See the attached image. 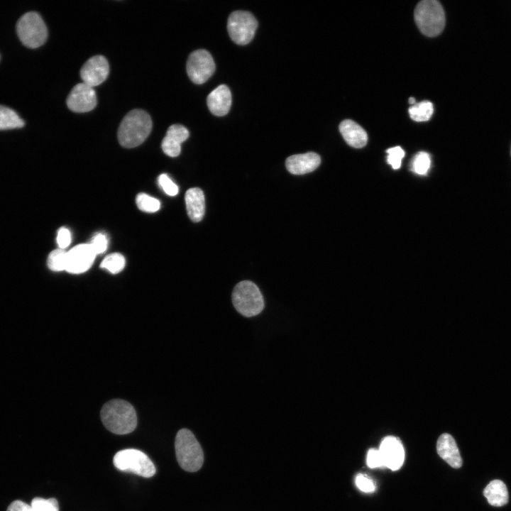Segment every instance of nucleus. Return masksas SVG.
<instances>
[{"instance_id":"32","label":"nucleus","mask_w":511,"mask_h":511,"mask_svg":"<svg viewBox=\"0 0 511 511\" xmlns=\"http://www.w3.org/2000/svg\"><path fill=\"white\" fill-rule=\"evenodd\" d=\"M366 463L370 468L384 466L383 458L379 449H370L368 450Z\"/></svg>"},{"instance_id":"11","label":"nucleus","mask_w":511,"mask_h":511,"mask_svg":"<svg viewBox=\"0 0 511 511\" xmlns=\"http://www.w3.org/2000/svg\"><path fill=\"white\" fill-rule=\"evenodd\" d=\"M67 105L71 111L77 113L92 110L97 105L94 89L84 82L76 84L67 97Z\"/></svg>"},{"instance_id":"33","label":"nucleus","mask_w":511,"mask_h":511,"mask_svg":"<svg viewBox=\"0 0 511 511\" xmlns=\"http://www.w3.org/2000/svg\"><path fill=\"white\" fill-rule=\"evenodd\" d=\"M71 240V233L69 229L62 227L58 230L57 243L59 248H66L70 244Z\"/></svg>"},{"instance_id":"19","label":"nucleus","mask_w":511,"mask_h":511,"mask_svg":"<svg viewBox=\"0 0 511 511\" xmlns=\"http://www.w3.org/2000/svg\"><path fill=\"white\" fill-rule=\"evenodd\" d=\"M187 212L194 222L200 221L205 212V199L203 191L199 187L189 189L185 193Z\"/></svg>"},{"instance_id":"21","label":"nucleus","mask_w":511,"mask_h":511,"mask_svg":"<svg viewBox=\"0 0 511 511\" xmlns=\"http://www.w3.org/2000/svg\"><path fill=\"white\" fill-rule=\"evenodd\" d=\"M23 120L13 109L0 105V130L22 128Z\"/></svg>"},{"instance_id":"3","label":"nucleus","mask_w":511,"mask_h":511,"mask_svg":"<svg viewBox=\"0 0 511 511\" xmlns=\"http://www.w3.org/2000/svg\"><path fill=\"white\" fill-rule=\"evenodd\" d=\"M175 449L178 464L183 470L196 472L201 468L204 463L203 450L190 430L184 428L177 432Z\"/></svg>"},{"instance_id":"35","label":"nucleus","mask_w":511,"mask_h":511,"mask_svg":"<svg viewBox=\"0 0 511 511\" xmlns=\"http://www.w3.org/2000/svg\"><path fill=\"white\" fill-rule=\"evenodd\" d=\"M409 102L411 104H415V102H416L415 99L414 97H410L409 99Z\"/></svg>"},{"instance_id":"9","label":"nucleus","mask_w":511,"mask_h":511,"mask_svg":"<svg viewBox=\"0 0 511 511\" xmlns=\"http://www.w3.org/2000/svg\"><path fill=\"white\" fill-rule=\"evenodd\" d=\"M187 72L194 84L204 83L215 71V63L211 54L206 50L193 51L187 59Z\"/></svg>"},{"instance_id":"22","label":"nucleus","mask_w":511,"mask_h":511,"mask_svg":"<svg viewBox=\"0 0 511 511\" xmlns=\"http://www.w3.org/2000/svg\"><path fill=\"white\" fill-rule=\"evenodd\" d=\"M433 104L429 101H422L409 108L411 119L415 121H428L433 114Z\"/></svg>"},{"instance_id":"18","label":"nucleus","mask_w":511,"mask_h":511,"mask_svg":"<svg viewBox=\"0 0 511 511\" xmlns=\"http://www.w3.org/2000/svg\"><path fill=\"white\" fill-rule=\"evenodd\" d=\"M339 131L345 141L351 147L360 148L367 143L368 135L366 131L352 120L343 121L339 125Z\"/></svg>"},{"instance_id":"5","label":"nucleus","mask_w":511,"mask_h":511,"mask_svg":"<svg viewBox=\"0 0 511 511\" xmlns=\"http://www.w3.org/2000/svg\"><path fill=\"white\" fill-rule=\"evenodd\" d=\"M414 20L419 31L428 37L439 35L445 26V14L441 4L436 0H424L414 10Z\"/></svg>"},{"instance_id":"12","label":"nucleus","mask_w":511,"mask_h":511,"mask_svg":"<svg viewBox=\"0 0 511 511\" xmlns=\"http://www.w3.org/2000/svg\"><path fill=\"white\" fill-rule=\"evenodd\" d=\"M109 66L102 55L89 58L81 68L80 76L83 82L92 87L99 85L107 78Z\"/></svg>"},{"instance_id":"10","label":"nucleus","mask_w":511,"mask_h":511,"mask_svg":"<svg viewBox=\"0 0 511 511\" xmlns=\"http://www.w3.org/2000/svg\"><path fill=\"white\" fill-rule=\"evenodd\" d=\"M96 256L89 243L77 245L67 251L65 270L72 274L84 273L91 268Z\"/></svg>"},{"instance_id":"1","label":"nucleus","mask_w":511,"mask_h":511,"mask_svg":"<svg viewBox=\"0 0 511 511\" xmlns=\"http://www.w3.org/2000/svg\"><path fill=\"white\" fill-rule=\"evenodd\" d=\"M100 416L105 427L116 434H129L137 425L134 407L123 400L114 399L105 403Z\"/></svg>"},{"instance_id":"25","label":"nucleus","mask_w":511,"mask_h":511,"mask_svg":"<svg viewBox=\"0 0 511 511\" xmlns=\"http://www.w3.org/2000/svg\"><path fill=\"white\" fill-rule=\"evenodd\" d=\"M67 251L64 249H55L48 257V266L53 271L65 270Z\"/></svg>"},{"instance_id":"34","label":"nucleus","mask_w":511,"mask_h":511,"mask_svg":"<svg viewBox=\"0 0 511 511\" xmlns=\"http://www.w3.org/2000/svg\"><path fill=\"white\" fill-rule=\"evenodd\" d=\"M6 511H34L32 506L21 500H15L8 507Z\"/></svg>"},{"instance_id":"7","label":"nucleus","mask_w":511,"mask_h":511,"mask_svg":"<svg viewBox=\"0 0 511 511\" xmlns=\"http://www.w3.org/2000/svg\"><path fill=\"white\" fill-rule=\"evenodd\" d=\"M16 31L22 43L30 48L40 47L48 37V30L43 18L34 11L28 12L19 18Z\"/></svg>"},{"instance_id":"31","label":"nucleus","mask_w":511,"mask_h":511,"mask_svg":"<svg viewBox=\"0 0 511 511\" xmlns=\"http://www.w3.org/2000/svg\"><path fill=\"white\" fill-rule=\"evenodd\" d=\"M355 481L357 487L363 492L372 493L375 490L374 482L364 474H358Z\"/></svg>"},{"instance_id":"29","label":"nucleus","mask_w":511,"mask_h":511,"mask_svg":"<svg viewBox=\"0 0 511 511\" xmlns=\"http://www.w3.org/2000/svg\"><path fill=\"white\" fill-rule=\"evenodd\" d=\"M96 255L104 253L108 246V239L105 234L98 233L95 234L89 243Z\"/></svg>"},{"instance_id":"24","label":"nucleus","mask_w":511,"mask_h":511,"mask_svg":"<svg viewBox=\"0 0 511 511\" xmlns=\"http://www.w3.org/2000/svg\"><path fill=\"white\" fill-rule=\"evenodd\" d=\"M431 166V157L426 152L417 153L411 163V170L415 174L425 175Z\"/></svg>"},{"instance_id":"28","label":"nucleus","mask_w":511,"mask_h":511,"mask_svg":"<svg viewBox=\"0 0 511 511\" xmlns=\"http://www.w3.org/2000/svg\"><path fill=\"white\" fill-rule=\"evenodd\" d=\"M387 161L394 170L401 166L402 159L405 156V151L400 146H395L387 150Z\"/></svg>"},{"instance_id":"16","label":"nucleus","mask_w":511,"mask_h":511,"mask_svg":"<svg viewBox=\"0 0 511 511\" xmlns=\"http://www.w3.org/2000/svg\"><path fill=\"white\" fill-rule=\"evenodd\" d=\"M436 451L439 456L449 466L454 468L461 467L463 461L454 437L444 433L436 441Z\"/></svg>"},{"instance_id":"23","label":"nucleus","mask_w":511,"mask_h":511,"mask_svg":"<svg viewBox=\"0 0 511 511\" xmlns=\"http://www.w3.org/2000/svg\"><path fill=\"white\" fill-rule=\"evenodd\" d=\"M126 260L123 255L114 253L108 255L101 263L100 267L111 273H120L125 266Z\"/></svg>"},{"instance_id":"2","label":"nucleus","mask_w":511,"mask_h":511,"mask_svg":"<svg viewBox=\"0 0 511 511\" xmlns=\"http://www.w3.org/2000/svg\"><path fill=\"white\" fill-rule=\"evenodd\" d=\"M152 129L149 114L141 109H133L123 118L118 130V139L125 148H134L141 144Z\"/></svg>"},{"instance_id":"20","label":"nucleus","mask_w":511,"mask_h":511,"mask_svg":"<svg viewBox=\"0 0 511 511\" xmlns=\"http://www.w3.org/2000/svg\"><path fill=\"white\" fill-rule=\"evenodd\" d=\"M483 495L488 503L495 507L505 505L509 499L507 487L500 480L490 481L485 488Z\"/></svg>"},{"instance_id":"30","label":"nucleus","mask_w":511,"mask_h":511,"mask_svg":"<svg viewBox=\"0 0 511 511\" xmlns=\"http://www.w3.org/2000/svg\"><path fill=\"white\" fill-rule=\"evenodd\" d=\"M158 183L163 191L170 196L177 194L179 189L176 184L166 174H162L158 177Z\"/></svg>"},{"instance_id":"14","label":"nucleus","mask_w":511,"mask_h":511,"mask_svg":"<svg viewBox=\"0 0 511 511\" xmlns=\"http://www.w3.org/2000/svg\"><path fill=\"white\" fill-rule=\"evenodd\" d=\"M320 163L321 158L318 154L309 152L288 157L285 161V166L291 174L304 175L314 171L319 167Z\"/></svg>"},{"instance_id":"8","label":"nucleus","mask_w":511,"mask_h":511,"mask_svg":"<svg viewBox=\"0 0 511 511\" xmlns=\"http://www.w3.org/2000/svg\"><path fill=\"white\" fill-rule=\"evenodd\" d=\"M258 21L248 11L232 12L227 22V29L231 40L236 44L244 45L253 38Z\"/></svg>"},{"instance_id":"4","label":"nucleus","mask_w":511,"mask_h":511,"mask_svg":"<svg viewBox=\"0 0 511 511\" xmlns=\"http://www.w3.org/2000/svg\"><path fill=\"white\" fill-rule=\"evenodd\" d=\"M232 303L236 311L246 317L259 314L265 303L258 287L250 280H243L234 287L231 295Z\"/></svg>"},{"instance_id":"26","label":"nucleus","mask_w":511,"mask_h":511,"mask_svg":"<svg viewBox=\"0 0 511 511\" xmlns=\"http://www.w3.org/2000/svg\"><path fill=\"white\" fill-rule=\"evenodd\" d=\"M136 201L138 209L145 212L153 213L158 211L160 207L158 199L145 193L138 194Z\"/></svg>"},{"instance_id":"15","label":"nucleus","mask_w":511,"mask_h":511,"mask_svg":"<svg viewBox=\"0 0 511 511\" xmlns=\"http://www.w3.org/2000/svg\"><path fill=\"white\" fill-rule=\"evenodd\" d=\"M189 137V131L184 126L174 124L170 126L162 141L163 152L170 157H177L181 152V144Z\"/></svg>"},{"instance_id":"17","label":"nucleus","mask_w":511,"mask_h":511,"mask_svg":"<svg viewBox=\"0 0 511 511\" xmlns=\"http://www.w3.org/2000/svg\"><path fill=\"white\" fill-rule=\"evenodd\" d=\"M209 111L215 116L226 115L231 105V94L229 87L221 84L211 91L207 99Z\"/></svg>"},{"instance_id":"27","label":"nucleus","mask_w":511,"mask_h":511,"mask_svg":"<svg viewBox=\"0 0 511 511\" xmlns=\"http://www.w3.org/2000/svg\"><path fill=\"white\" fill-rule=\"evenodd\" d=\"M31 505L34 511H58V503L56 499H44L35 498L32 500Z\"/></svg>"},{"instance_id":"13","label":"nucleus","mask_w":511,"mask_h":511,"mask_svg":"<svg viewBox=\"0 0 511 511\" xmlns=\"http://www.w3.org/2000/svg\"><path fill=\"white\" fill-rule=\"evenodd\" d=\"M379 451L384 466L392 471H396L402 466L405 450L399 438L392 436L385 437L380 443Z\"/></svg>"},{"instance_id":"6","label":"nucleus","mask_w":511,"mask_h":511,"mask_svg":"<svg viewBox=\"0 0 511 511\" xmlns=\"http://www.w3.org/2000/svg\"><path fill=\"white\" fill-rule=\"evenodd\" d=\"M114 466L120 471L150 478L155 473V467L150 458L143 452L135 449L118 451L114 456Z\"/></svg>"}]
</instances>
